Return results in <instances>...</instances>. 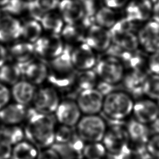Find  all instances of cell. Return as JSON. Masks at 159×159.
I'll return each instance as SVG.
<instances>
[{
    "mask_svg": "<svg viewBox=\"0 0 159 159\" xmlns=\"http://www.w3.org/2000/svg\"><path fill=\"white\" fill-rule=\"evenodd\" d=\"M24 128L25 137L39 150L54 145L56 119L52 114H45L30 109L27 114Z\"/></svg>",
    "mask_w": 159,
    "mask_h": 159,
    "instance_id": "1",
    "label": "cell"
},
{
    "mask_svg": "<svg viewBox=\"0 0 159 159\" xmlns=\"http://www.w3.org/2000/svg\"><path fill=\"white\" fill-rule=\"evenodd\" d=\"M71 47L65 45L58 57L50 60L47 79L55 88L65 89L73 86L76 75L70 58Z\"/></svg>",
    "mask_w": 159,
    "mask_h": 159,
    "instance_id": "2",
    "label": "cell"
},
{
    "mask_svg": "<svg viewBox=\"0 0 159 159\" xmlns=\"http://www.w3.org/2000/svg\"><path fill=\"white\" fill-rule=\"evenodd\" d=\"M134 103L127 93L113 91L104 97L102 111L109 121L124 122L132 114Z\"/></svg>",
    "mask_w": 159,
    "mask_h": 159,
    "instance_id": "3",
    "label": "cell"
},
{
    "mask_svg": "<svg viewBox=\"0 0 159 159\" xmlns=\"http://www.w3.org/2000/svg\"><path fill=\"white\" fill-rule=\"evenodd\" d=\"M110 122V124H107L101 142L106 150L108 158L120 159L130 146L125 125L123 122Z\"/></svg>",
    "mask_w": 159,
    "mask_h": 159,
    "instance_id": "4",
    "label": "cell"
},
{
    "mask_svg": "<svg viewBox=\"0 0 159 159\" xmlns=\"http://www.w3.org/2000/svg\"><path fill=\"white\" fill-rule=\"evenodd\" d=\"M107 128V123L98 114L84 115L75 127L77 136L85 143L101 142Z\"/></svg>",
    "mask_w": 159,
    "mask_h": 159,
    "instance_id": "5",
    "label": "cell"
},
{
    "mask_svg": "<svg viewBox=\"0 0 159 159\" xmlns=\"http://www.w3.org/2000/svg\"><path fill=\"white\" fill-rule=\"evenodd\" d=\"M94 71L99 80L115 85L121 82L125 68L119 59L106 54L97 60Z\"/></svg>",
    "mask_w": 159,
    "mask_h": 159,
    "instance_id": "6",
    "label": "cell"
},
{
    "mask_svg": "<svg viewBox=\"0 0 159 159\" xmlns=\"http://www.w3.org/2000/svg\"><path fill=\"white\" fill-rule=\"evenodd\" d=\"M35 55L43 59L51 60L63 51L65 45L60 34L41 36L34 43Z\"/></svg>",
    "mask_w": 159,
    "mask_h": 159,
    "instance_id": "7",
    "label": "cell"
},
{
    "mask_svg": "<svg viewBox=\"0 0 159 159\" xmlns=\"http://www.w3.org/2000/svg\"><path fill=\"white\" fill-rule=\"evenodd\" d=\"M32 101L34 109L45 114L55 112L60 102L57 89L51 86L41 88L35 91Z\"/></svg>",
    "mask_w": 159,
    "mask_h": 159,
    "instance_id": "8",
    "label": "cell"
},
{
    "mask_svg": "<svg viewBox=\"0 0 159 159\" xmlns=\"http://www.w3.org/2000/svg\"><path fill=\"white\" fill-rule=\"evenodd\" d=\"M93 22L91 17L84 16L78 23L65 24L60 34L65 45L71 47L84 42L86 31Z\"/></svg>",
    "mask_w": 159,
    "mask_h": 159,
    "instance_id": "9",
    "label": "cell"
},
{
    "mask_svg": "<svg viewBox=\"0 0 159 159\" xmlns=\"http://www.w3.org/2000/svg\"><path fill=\"white\" fill-rule=\"evenodd\" d=\"M104 97L96 88L88 89L78 93L76 102L81 114H98L102 111Z\"/></svg>",
    "mask_w": 159,
    "mask_h": 159,
    "instance_id": "10",
    "label": "cell"
},
{
    "mask_svg": "<svg viewBox=\"0 0 159 159\" xmlns=\"http://www.w3.org/2000/svg\"><path fill=\"white\" fill-rule=\"evenodd\" d=\"M73 47L70 50V58L75 69L77 71L93 69L97 61L95 52L85 42Z\"/></svg>",
    "mask_w": 159,
    "mask_h": 159,
    "instance_id": "11",
    "label": "cell"
},
{
    "mask_svg": "<svg viewBox=\"0 0 159 159\" xmlns=\"http://www.w3.org/2000/svg\"><path fill=\"white\" fill-rule=\"evenodd\" d=\"M84 42L94 52H106L112 43V39L108 29L93 24L86 31Z\"/></svg>",
    "mask_w": 159,
    "mask_h": 159,
    "instance_id": "12",
    "label": "cell"
},
{
    "mask_svg": "<svg viewBox=\"0 0 159 159\" xmlns=\"http://www.w3.org/2000/svg\"><path fill=\"white\" fill-rule=\"evenodd\" d=\"M139 46L146 52L152 53L159 50V23L147 22L137 34Z\"/></svg>",
    "mask_w": 159,
    "mask_h": 159,
    "instance_id": "13",
    "label": "cell"
},
{
    "mask_svg": "<svg viewBox=\"0 0 159 159\" xmlns=\"http://www.w3.org/2000/svg\"><path fill=\"white\" fill-rule=\"evenodd\" d=\"M56 120L60 124L75 127L81 117V112L75 101L66 99L60 102L55 112Z\"/></svg>",
    "mask_w": 159,
    "mask_h": 159,
    "instance_id": "14",
    "label": "cell"
},
{
    "mask_svg": "<svg viewBox=\"0 0 159 159\" xmlns=\"http://www.w3.org/2000/svg\"><path fill=\"white\" fill-rule=\"evenodd\" d=\"M132 114L137 120L150 125L159 116V106L150 98H140L134 102Z\"/></svg>",
    "mask_w": 159,
    "mask_h": 159,
    "instance_id": "15",
    "label": "cell"
},
{
    "mask_svg": "<svg viewBox=\"0 0 159 159\" xmlns=\"http://www.w3.org/2000/svg\"><path fill=\"white\" fill-rule=\"evenodd\" d=\"M152 6L149 0L129 1L124 7V17L137 24L147 22L151 17Z\"/></svg>",
    "mask_w": 159,
    "mask_h": 159,
    "instance_id": "16",
    "label": "cell"
},
{
    "mask_svg": "<svg viewBox=\"0 0 159 159\" xmlns=\"http://www.w3.org/2000/svg\"><path fill=\"white\" fill-rule=\"evenodd\" d=\"M148 75L145 71L129 70L125 72L122 80L127 93L132 97L141 98L143 96V86Z\"/></svg>",
    "mask_w": 159,
    "mask_h": 159,
    "instance_id": "17",
    "label": "cell"
},
{
    "mask_svg": "<svg viewBox=\"0 0 159 159\" xmlns=\"http://www.w3.org/2000/svg\"><path fill=\"white\" fill-rule=\"evenodd\" d=\"M125 125L130 145L145 147L151 135L148 125L143 124L134 118L130 119Z\"/></svg>",
    "mask_w": 159,
    "mask_h": 159,
    "instance_id": "18",
    "label": "cell"
},
{
    "mask_svg": "<svg viewBox=\"0 0 159 159\" xmlns=\"http://www.w3.org/2000/svg\"><path fill=\"white\" fill-rule=\"evenodd\" d=\"M58 8L65 24L78 23L85 16L84 8L78 0L60 1Z\"/></svg>",
    "mask_w": 159,
    "mask_h": 159,
    "instance_id": "19",
    "label": "cell"
},
{
    "mask_svg": "<svg viewBox=\"0 0 159 159\" xmlns=\"http://www.w3.org/2000/svg\"><path fill=\"white\" fill-rule=\"evenodd\" d=\"M22 24L16 17L6 14L0 17V42L14 41L20 37Z\"/></svg>",
    "mask_w": 159,
    "mask_h": 159,
    "instance_id": "20",
    "label": "cell"
},
{
    "mask_svg": "<svg viewBox=\"0 0 159 159\" xmlns=\"http://www.w3.org/2000/svg\"><path fill=\"white\" fill-rule=\"evenodd\" d=\"M23 76L29 82L34 85L43 83L47 79L48 66L43 61L33 60L22 67Z\"/></svg>",
    "mask_w": 159,
    "mask_h": 159,
    "instance_id": "21",
    "label": "cell"
},
{
    "mask_svg": "<svg viewBox=\"0 0 159 159\" xmlns=\"http://www.w3.org/2000/svg\"><path fill=\"white\" fill-rule=\"evenodd\" d=\"M25 106L17 102L7 104L0 109V122L4 125H19L27 117Z\"/></svg>",
    "mask_w": 159,
    "mask_h": 159,
    "instance_id": "22",
    "label": "cell"
},
{
    "mask_svg": "<svg viewBox=\"0 0 159 159\" xmlns=\"http://www.w3.org/2000/svg\"><path fill=\"white\" fill-rule=\"evenodd\" d=\"M9 55L15 63L22 67L32 60L35 55L34 43L26 41L15 43L9 48Z\"/></svg>",
    "mask_w": 159,
    "mask_h": 159,
    "instance_id": "23",
    "label": "cell"
},
{
    "mask_svg": "<svg viewBox=\"0 0 159 159\" xmlns=\"http://www.w3.org/2000/svg\"><path fill=\"white\" fill-rule=\"evenodd\" d=\"M35 92L34 84L27 80H19L12 85L11 94L16 102L25 106L33 100Z\"/></svg>",
    "mask_w": 159,
    "mask_h": 159,
    "instance_id": "24",
    "label": "cell"
},
{
    "mask_svg": "<svg viewBox=\"0 0 159 159\" xmlns=\"http://www.w3.org/2000/svg\"><path fill=\"white\" fill-rule=\"evenodd\" d=\"M110 32V31H109ZM112 43L126 51H134L139 47L137 35L134 31L110 32Z\"/></svg>",
    "mask_w": 159,
    "mask_h": 159,
    "instance_id": "25",
    "label": "cell"
},
{
    "mask_svg": "<svg viewBox=\"0 0 159 159\" xmlns=\"http://www.w3.org/2000/svg\"><path fill=\"white\" fill-rule=\"evenodd\" d=\"M119 59L122 63L124 68L128 70H136L145 71L147 66V58L144 55L138 51L123 50Z\"/></svg>",
    "mask_w": 159,
    "mask_h": 159,
    "instance_id": "26",
    "label": "cell"
},
{
    "mask_svg": "<svg viewBox=\"0 0 159 159\" xmlns=\"http://www.w3.org/2000/svg\"><path fill=\"white\" fill-rule=\"evenodd\" d=\"M39 152L35 145L24 139L12 147L11 159H37Z\"/></svg>",
    "mask_w": 159,
    "mask_h": 159,
    "instance_id": "27",
    "label": "cell"
},
{
    "mask_svg": "<svg viewBox=\"0 0 159 159\" xmlns=\"http://www.w3.org/2000/svg\"><path fill=\"white\" fill-rule=\"evenodd\" d=\"M40 22L43 29L52 34H60L65 24L59 12L54 11L45 13Z\"/></svg>",
    "mask_w": 159,
    "mask_h": 159,
    "instance_id": "28",
    "label": "cell"
},
{
    "mask_svg": "<svg viewBox=\"0 0 159 159\" xmlns=\"http://www.w3.org/2000/svg\"><path fill=\"white\" fill-rule=\"evenodd\" d=\"M98 80L99 78L93 69L78 71L76 73L73 86L79 93L83 90L95 88Z\"/></svg>",
    "mask_w": 159,
    "mask_h": 159,
    "instance_id": "29",
    "label": "cell"
},
{
    "mask_svg": "<svg viewBox=\"0 0 159 159\" xmlns=\"http://www.w3.org/2000/svg\"><path fill=\"white\" fill-rule=\"evenodd\" d=\"M116 11L105 6L99 7L94 15V24L109 30L120 18Z\"/></svg>",
    "mask_w": 159,
    "mask_h": 159,
    "instance_id": "30",
    "label": "cell"
},
{
    "mask_svg": "<svg viewBox=\"0 0 159 159\" xmlns=\"http://www.w3.org/2000/svg\"><path fill=\"white\" fill-rule=\"evenodd\" d=\"M23 75L22 67L17 63H4L0 67V83L13 85Z\"/></svg>",
    "mask_w": 159,
    "mask_h": 159,
    "instance_id": "31",
    "label": "cell"
},
{
    "mask_svg": "<svg viewBox=\"0 0 159 159\" xmlns=\"http://www.w3.org/2000/svg\"><path fill=\"white\" fill-rule=\"evenodd\" d=\"M43 28L40 22L30 19L22 24L20 37L24 41L34 43L41 36Z\"/></svg>",
    "mask_w": 159,
    "mask_h": 159,
    "instance_id": "32",
    "label": "cell"
},
{
    "mask_svg": "<svg viewBox=\"0 0 159 159\" xmlns=\"http://www.w3.org/2000/svg\"><path fill=\"white\" fill-rule=\"evenodd\" d=\"M0 137L13 146L25 139V133L19 125H4L1 127Z\"/></svg>",
    "mask_w": 159,
    "mask_h": 159,
    "instance_id": "33",
    "label": "cell"
},
{
    "mask_svg": "<svg viewBox=\"0 0 159 159\" xmlns=\"http://www.w3.org/2000/svg\"><path fill=\"white\" fill-rule=\"evenodd\" d=\"M80 159H107V154L102 142L85 143Z\"/></svg>",
    "mask_w": 159,
    "mask_h": 159,
    "instance_id": "34",
    "label": "cell"
},
{
    "mask_svg": "<svg viewBox=\"0 0 159 159\" xmlns=\"http://www.w3.org/2000/svg\"><path fill=\"white\" fill-rule=\"evenodd\" d=\"M143 94L154 101L159 100V75H148L144 83Z\"/></svg>",
    "mask_w": 159,
    "mask_h": 159,
    "instance_id": "35",
    "label": "cell"
},
{
    "mask_svg": "<svg viewBox=\"0 0 159 159\" xmlns=\"http://www.w3.org/2000/svg\"><path fill=\"white\" fill-rule=\"evenodd\" d=\"M76 135L74 127L63 124L56 125L54 134V144H65L70 142Z\"/></svg>",
    "mask_w": 159,
    "mask_h": 159,
    "instance_id": "36",
    "label": "cell"
},
{
    "mask_svg": "<svg viewBox=\"0 0 159 159\" xmlns=\"http://www.w3.org/2000/svg\"><path fill=\"white\" fill-rule=\"evenodd\" d=\"M27 2L25 0H9L1 7V11L12 16H19L26 11Z\"/></svg>",
    "mask_w": 159,
    "mask_h": 159,
    "instance_id": "37",
    "label": "cell"
},
{
    "mask_svg": "<svg viewBox=\"0 0 159 159\" xmlns=\"http://www.w3.org/2000/svg\"><path fill=\"white\" fill-rule=\"evenodd\" d=\"M145 148L150 157L154 159H159V134H151L145 145Z\"/></svg>",
    "mask_w": 159,
    "mask_h": 159,
    "instance_id": "38",
    "label": "cell"
},
{
    "mask_svg": "<svg viewBox=\"0 0 159 159\" xmlns=\"http://www.w3.org/2000/svg\"><path fill=\"white\" fill-rule=\"evenodd\" d=\"M26 12L31 17V19H34L39 22H40L44 14L46 13L40 9L35 1L27 2Z\"/></svg>",
    "mask_w": 159,
    "mask_h": 159,
    "instance_id": "39",
    "label": "cell"
},
{
    "mask_svg": "<svg viewBox=\"0 0 159 159\" xmlns=\"http://www.w3.org/2000/svg\"><path fill=\"white\" fill-rule=\"evenodd\" d=\"M147 66L151 74L159 75V50L150 53L147 58Z\"/></svg>",
    "mask_w": 159,
    "mask_h": 159,
    "instance_id": "40",
    "label": "cell"
},
{
    "mask_svg": "<svg viewBox=\"0 0 159 159\" xmlns=\"http://www.w3.org/2000/svg\"><path fill=\"white\" fill-rule=\"evenodd\" d=\"M37 159H62L58 151L53 147H50L40 149Z\"/></svg>",
    "mask_w": 159,
    "mask_h": 159,
    "instance_id": "41",
    "label": "cell"
},
{
    "mask_svg": "<svg viewBox=\"0 0 159 159\" xmlns=\"http://www.w3.org/2000/svg\"><path fill=\"white\" fill-rule=\"evenodd\" d=\"M82 4L85 16L89 17H94V14L99 8L98 7L97 0H78Z\"/></svg>",
    "mask_w": 159,
    "mask_h": 159,
    "instance_id": "42",
    "label": "cell"
},
{
    "mask_svg": "<svg viewBox=\"0 0 159 159\" xmlns=\"http://www.w3.org/2000/svg\"><path fill=\"white\" fill-rule=\"evenodd\" d=\"M35 2L44 12L54 11L59 4L58 0H35Z\"/></svg>",
    "mask_w": 159,
    "mask_h": 159,
    "instance_id": "43",
    "label": "cell"
},
{
    "mask_svg": "<svg viewBox=\"0 0 159 159\" xmlns=\"http://www.w3.org/2000/svg\"><path fill=\"white\" fill-rule=\"evenodd\" d=\"M12 145L0 137V159H11Z\"/></svg>",
    "mask_w": 159,
    "mask_h": 159,
    "instance_id": "44",
    "label": "cell"
},
{
    "mask_svg": "<svg viewBox=\"0 0 159 159\" xmlns=\"http://www.w3.org/2000/svg\"><path fill=\"white\" fill-rule=\"evenodd\" d=\"M11 95V92L7 86L0 83V109L7 104Z\"/></svg>",
    "mask_w": 159,
    "mask_h": 159,
    "instance_id": "45",
    "label": "cell"
},
{
    "mask_svg": "<svg viewBox=\"0 0 159 159\" xmlns=\"http://www.w3.org/2000/svg\"><path fill=\"white\" fill-rule=\"evenodd\" d=\"M114 85L109 84L99 79L95 88L101 93L104 96L114 91Z\"/></svg>",
    "mask_w": 159,
    "mask_h": 159,
    "instance_id": "46",
    "label": "cell"
},
{
    "mask_svg": "<svg viewBox=\"0 0 159 159\" xmlns=\"http://www.w3.org/2000/svg\"><path fill=\"white\" fill-rule=\"evenodd\" d=\"M104 6L114 10L124 7L130 0H102Z\"/></svg>",
    "mask_w": 159,
    "mask_h": 159,
    "instance_id": "47",
    "label": "cell"
},
{
    "mask_svg": "<svg viewBox=\"0 0 159 159\" xmlns=\"http://www.w3.org/2000/svg\"><path fill=\"white\" fill-rule=\"evenodd\" d=\"M151 17L152 20L159 23V1L153 4Z\"/></svg>",
    "mask_w": 159,
    "mask_h": 159,
    "instance_id": "48",
    "label": "cell"
},
{
    "mask_svg": "<svg viewBox=\"0 0 159 159\" xmlns=\"http://www.w3.org/2000/svg\"><path fill=\"white\" fill-rule=\"evenodd\" d=\"M7 52L5 47L0 43V67L3 65L6 61Z\"/></svg>",
    "mask_w": 159,
    "mask_h": 159,
    "instance_id": "49",
    "label": "cell"
},
{
    "mask_svg": "<svg viewBox=\"0 0 159 159\" xmlns=\"http://www.w3.org/2000/svg\"><path fill=\"white\" fill-rule=\"evenodd\" d=\"M151 132L153 134H159V116L155 119L149 125Z\"/></svg>",
    "mask_w": 159,
    "mask_h": 159,
    "instance_id": "50",
    "label": "cell"
},
{
    "mask_svg": "<svg viewBox=\"0 0 159 159\" xmlns=\"http://www.w3.org/2000/svg\"><path fill=\"white\" fill-rule=\"evenodd\" d=\"M8 1L9 0H0V7L4 6Z\"/></svg>",
    "mask_w": 159,
    "mask_h": 159,
    "instance_id": "51",
    "label": "cell"
},
{
    "mask_svg": "<svg viewBox=\"0 0 159 159\" xmlns=\"http://www.w3.org/2000/svg\"><path fill=\"white\" fill-rule=\"evenodd\" d=\"M149 1L152 3V4H155V2L159 1V0H149Z\"/></svg>",
    "mask_w": 159,
    "mask_h": 159,
    "instance_id": "52",
    "label": "cell"
},
{
    "mask_svg": "<svg viewBox=\"0 0 159 159\" xmlns=\"http://www.w3.org/2000/svg\"><path fill=\"white\" fill-rule=\"evenodd\" d=\"M26 2H30V1H35V0H25Z\"/></svg>",
    "mask_w": 159,
    "mask_h": 159,
    "instance_id": "53",
    "label": "cell"
},
{
    "mask_svg": "<svg viewBox=\"0 0 159 159\" xmlns=\"http://www.w3.org/2000/svg\"><path fill=\"white\" fill-rule=\"evenodd\" d=\"M1 9H0V17H1Z\"/></svg>",
    "mask_w": 159,
    "mask_h": 159,
    "instance_id": "54",
    "label": "cell"
},
{
    "mask_svg": "<svg viewBox=\"0 0 159 159\" xmlns=\"http://www.w3.org/2000/svg\"><path fill=\"white\" fill-rule=\"evenodd\" d=\"M71 159H80V158H71Z\"/></svg>",
    "mask_w": 159,
    "mask_h": 159,
    "instance_id": "55",
    "label": "cell"
},
{
    "mask_svg": "<svg viewBox=\"0 0 159 159\" xmlns=\"http://www.w3.org/2000/svg\"><path fill=\"white\" fill-rule=\"evenodd\" d=\"M107 159H111V158H108V157H107Z\"/></svg>",
    "mask_w": 159,
    "mask_h": 159,
    "instance_id": "56",
    "label": "cell"
},
{
    "mask_svg": "<svg viewBox=\"0 0 159 159\" xmlns=\"http://www.w3.org/2000/svg\"><path fill=\"white\" fill-rule=\"evenodd\" d=\"M58 1H62V0H58Z\"/></svg>",
    "mask_w": 159,
    "mask_h": 159,
    "instance_id": "57",
    "label": "cell"
},
{
    "mask_svg": "<svg viewBox=\"0 0 159 159\" xmlns=\"http://www.w3.org/2000/svg\"><path fill=\"white\" fill-rule=\"evenodd\" d=\"M0 129H1V127H0Z\"/></svg>",
    "mask_w": 159,
    "mask_h": 159,
    "instance_id": "58",
    "label": "cell"
}]
</instances>
